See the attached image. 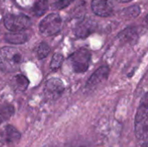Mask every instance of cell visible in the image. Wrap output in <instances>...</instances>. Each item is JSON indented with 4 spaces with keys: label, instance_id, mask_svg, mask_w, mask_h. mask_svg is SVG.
<instances>
[{
    "label": "cell",
    "instance_id": "1",
    "mask_svg": "<svg viewBox=\"0 0 148 147\" xmlns=\"http://www.w3.org/2000/svg\"><path fill=\"white\" fill-rule=\"evenodd\" d=\"M134 132L140 141L148 142V93L142 97L138 107L134 120Z\"/></svg>",
    "mask_w": 148,
    "mask_h": 147
},
{
    "label": "cell",
    "instance_id": "2",
    "mask_svg": "<svg viewBox=\"0 0 148 147\" xmlns=\"http://www.w3.org/2000/svg\"><path fill=\"white\" fill-rule=\"evenodd\" d=\"M22 62V55L15 48L3 47L0 49V68L5 73L17 71Z\"/></svg>",
    "mask_w": 148,
    "mask_h": 147
},
{
    "label": "cell",
    "instance_id": "3",
    "mask_svg": "<svg viewBox=\"0 0 148 147\" xmlns=\"http://www.w3.org/2000/svg\"><path fill=\"white\" fill-rule=\"evenodd\" d=\"M91 53L86 49H81L69 56V62L73 70L75 73L85 72L89 66Z\"/></svg>",
    "mask_w": 148,
    "mask_h": 147
},
{
    "label": "cell",
    "instance_id": "4",
    "mask_svg": "<svg viewBox=\"0 0 148 147\" xmlns=\"http://www.w3.org/2000/svg\"><path fill=\"white\" fill-rule=\"evenodd\" d=\"M61 16L56 13H51L42 20L39 25V29L43 36H49L58 33L61 29Z\"/></svg>",
    "mask_w": 148,
    "mask_h": 147
},
{
    "label": "cell",
    "instance_id": "5",
    "mask_svg": "<svg viewBox=\"0 0 148 147\" xmlns=\"http://www.w3.org/2000/svg\"><path fill=\"white\" fill-rule=\"evenodd\" d=\"M31 24L30 19L23 14L8 15L4 17V26L10 31L18 32L28 29Z\"/></svg>",
    "mask_w": 148,
    "mask_h": 147
},
{
    "label": "cell",
    "instance_id": "6",
    "mask_svg": "<svg viewBox=\"0 0 148 147\" xmlns=\"http://www.w3.org/2000/svg\"><path fill=\"white\" fill-rule=\"evenodd\" d=\"M63 90H64L63 82L60 79L52 78L46 82L44 88V94L48 99L55 100L57 99L62 94Z\"/></svg>",
    "mask_w": 148,
    "mask_h": 147
},
{
    "label": "cell",
    "instance_id": "7",
    "mask_svg": "<svg viewBox=\"0 0 148 147\" xmlns=\"http://www.w3.org/2000/svg\"><path fill=\"white\" fill-rule=\"evenodd\" d=\"M21 139L20 133L12 126H5L0 130V142L6 146H13Z\"/></svg>",
    "mask_w": 148,
    "mask_h": 147
},
{
    "label": "cell",
    "instance_id": "8",
    "mask_svg": "<svg viewBox=\"0 0 148 147\" xmlns=\"http://www.w3.org/2000/svg\"><path fill=\"white\" fill-rule=\"evenodd\" d=\"M109 74V68L107 66H102L101 68H99L92 75L91 77L88 79V82H87V88L89 89H93L96 87H98L100 84H101L102 82H104L108 76Z\"/></svg>",
    "mask_w": 148,
    "mask_h": 147
},
{
    "label": "cell",
    "instance_id": "9",
    "mask_svg": "<svg viewBox=\"0 0 148 147\" xmlns=\"http://www.w3.org/2000/svg\"><path fill=\"white\" fill-rule=\"evenodd\" d=\"M96 29V23L91 18H84L75 28V35L77 37L85 38L92 34Z\"/></svg>",
    "mask_w": 148,
    "mask_h": 147
},
{
    "label": "cell",
    "instance_id": "10",
    "mask_svg": "<svg viewBox=\"0 0 148 147\" xmlns=\"http://www.w3.org/2000/svg\"><path fill=\"white\" fill-rule=\"evenodd\" d=\"M91 7L94 13L100 16H109L113 13V5L108 0H92Z\"/></svg>",
    "mask_w": 148,
    "mask_h": 147
},
{
    "label": "cell",
    "instance_id": "11",
    "mask_svg": "<svg viewBox=\"0 0 148 147\" xmlns=\"http://www.w3.org/2000/svg\"><path fill=\"white\" fill-rule=\"evenodd\" d=\"M118 39L121 43L134 45L138 42L139 34L135 28L128 27L124 29L118 34Z\"/></svg>",
    "mask_w": 148,
    "mask_h": 147
},
{
    "label": "cell",
    "instance_id": "12",
    "mask_svg": "<svg viewBox=\"0 0 148 147\" xmlns=\"http://www.w3.org/2000/svg\"><path fill=\"white\" fill-rule=\"evenodd\" d=\"M28 37L26 34L23 33H12L5 35V40L10 43L14 44H22L27 41Z\"/></svg>",
    "mask_w": 148,
    "mask_h": 147
},
{
    "label": "cell",
    "instance_id": "13",
    "mask_svg": "<svg viewBox=\"0 0 148 147\" xmlns=\"http://www.w3.org/2000/svg\"><path fill=\"white\" fill-rule=\"evenodd\" d=\"M48 8H49L48 0H38L33 7V11L36 14V16H40L47 11Z\"/></svg>",
    "mask_w": 148,
    "mask_h": 147
},
{
    "label": "cell",
    "instance_id": "14",
    "mask_svg": "<svg viewBox=\"0 0 148 147\" xmlns=\"http://www.w3.org/2000/svg\"><path fill=\"white\" fill-rule=\"evenodd\" d=\"M29 85V80L23 75H18L14 78V86L16 89L23 91Z\"/></svg>",
    "mask_w": 148,
    "mask_h": 147
},
{
    "label": "cell",
    "instance_id": "15",
    "mask_svg": "<svg viewBox=\"0 0 148 147\" xmlns=\"http://www.w3.org/2000/svg\"><path fill=\"white\" fill-rule=\"evenodd\" d=\"M14 113V108L11 106H6L0 108V124L11 117Z\"/></svg>",
    "mask_w": 148,
    "mask_h": 147
},
{
    "label": "cell",
    "instance_id": "16",
    "mask_svg": "<svg viewBox=\"0 0 148 147\" xmlns=\"http://www.w3.org/2000/svg\"><path fill=\"white\" fill-rule=\"evenodd\" d=\"M49 51H50L49 46L46 42H41V43L39 44L38 48H37V50H36L38 58H39V59H43V58H45V57L49 55Z\"/></svg>",
    "mask_w": 148,
    "mask_h": 147
},
{
    "label": "cell",
    "instance_id": "17",
    "mask_svg": "<svg viewBox=\"0 0 148 147\" xmlns=\"http://www.w3.org/2000/svg\"><path fill=\"white\" fill-rule=\"evenodd\" d=\"M62 62H63V56L61 54H55L53 55V58L51 60V62H50V68L52 70H56L58 69L62 64Z\"/></svg>",
    "mask_w": 148,
    "mask_h": 147
},
{
    "label": "cell",
    "instance_id": "18",
    "mask_svg": "<svg viewBox=\"0 0 148 147\" xmlns=\"http://www.w3.org/2000/svg\"><path fill=\"white\" fill-rule=\"evenodd\" d=\"M140 12V9L139 8V6L137 5H134V6H131L127 9H126L124 10V15L127 16V18H134V17H136Z\"/></svg>",
    "mask_w": 148,
    "mask_h": 147
},
{
    "label": "cell",
    "instance_id": "19",
    "mask_svg": "<svg viewBox=\"0 0 148 147\" xmlns=\"http://www.w3.org/2000/svg\"><path fill=\"white\" fill-rule=\"evenodd\" d=\"M73 1H74V0H57L54 5H55V7H56V9L62 10V9L66 8L67 6H69Z\"/></svg>",
    "mask_w": 148,
    "mask_h": 147
},
{
    "label": "cell",
    "instance_id": "20",
    "mask_svg": "<svg viewBox=\"0 0 148 147\" xmlns=\"http://www.w3.org/2000/svg\"><path fill=\"white\" fill-rule=\"evenodd\" d=\"M72 147H91L90 146L87 145L86 143H79V144H75Z\"/></svg>",
    "mask_w": 148,
    "mask_h": 147
},
{
    "label": "cell",
    "instance_id": "21",
    "mask_svg": "<svg viewBox=\"0 0 148 147\" xmlns=\"http://www.w3.org/2000/svg\"><path fill=\"white\" fill-rule=\"evenodd\" d=\"M116 1H118L120 3H128V2H131L133 0H116Z\"/></svg>",
    "mask_w": 148,
    "mask_h": 147
},
{
    "label": "cell",
    "instance_id": "22",
    "mask_svg": "<svg viewBox=\"0 0 148 147\" xmlns=\"http://www.w3.org/2000/svg\"><path fill=\"white\" fill-rule=\"evenodd\" d=\"M141 147H148V142H144V143L142 144Z\"/></svg>",
    "mask_w": 148,
    "mask_h": 147
},
{
    "label": "cell",
    "instance_id": "23",
    "mask_svg": "<svg viewBox=\"0 0 148 147\" xmlns=\"http://www.w3.org/2000/svg\"><path fill=\"white\" fill-rule=\"evenodd\" d=\"M146 22H147V23L148 25V14L147 16V17H146Z\"/></svg>",
    "mask_w": 148,
    "mask_h": 147
}]
</instances>
